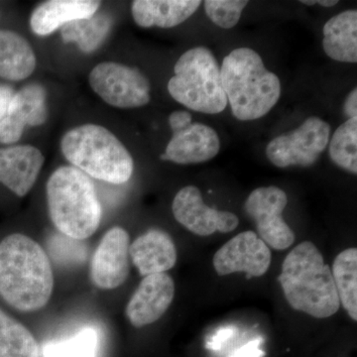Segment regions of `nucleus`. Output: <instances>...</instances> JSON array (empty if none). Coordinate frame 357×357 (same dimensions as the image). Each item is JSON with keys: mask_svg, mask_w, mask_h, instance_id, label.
<instances>
[{"mask_svg": "<svg viewBox=\"0 0 357 357\" xmlns=\"http://www.w3.org/2000/svg\"><path fill=\"white\" fill-rule=\"evenodd\" d=\"M54 289L50 259L39 243L22 234L0 243V296L21 312L38 311Z\"/></svg>", "mask_w": 357, "mask_h": 357, "instance_id": "nucleus-1", "label": "nucleus"}, {"mask_svg": "<svg viewBox=\"0 0 357 357\" xmlns=\"http://www.w3.org/2000/svg\"><path fill=\"white\" fill-rule=\"evenodd\" d=\"M278 280L286 300L296 311L326 319L340 310L332 270L310 241L300 243L286 256Z\"/></svg>", "mask_w": 357, "mask_h": 357, "instance_id": "nucleus-2", "label": "nucleus"}, {"mask_svg": "<svg viewBox=\"0 0 357 357\" xmlns=\"http://www.w3.org/2000/svg\"><path fill=\"white\" fill-rule=\"evenodd\" d=\"M220 73L227 102L238 121L261 119L280 100V79L267 70L261 56L252 49L230 52L223 59Z\"/></svg>", "mask_w": 357, "mask_h": 357, "instance_id": "nucleus-3", "label": "nucleus"}, {"mask_svg": "<svg viewBox=\"0 0 357 357\" xmlns=\"http://www.w3.org/2000/svg\"><path fill=\"white\" fill-rule=\"evenodd\" d=\"M49 215L63 236L84 241L100 227L102 206L95 185L73 166L57 169L47 182Z\"/></svg>", "mask_w": 357, "mask_h": 357, "instance_id": "nucleus-4", "label": "nucleus"}, {"mask_svg": "<svg viewBox=\"0 0 357 357\" xmlns=\"http://www.w3.org/2000/svg\"><path fill=\"white\" fill-rule=\"evenodd\" d=\"M65 158L89 177L121 185L133 174L128 150L109 129L84 124L70 129L61 141Z\"/></svg>", "mask_w": 357, "mask_h": 357, "instance_id": "nucleus-5", "label": "nucleus"}, {"mask_svg": "<svg viewBox=\"0 0 357 357\" xmlns=\"http://www.w3.org/2000/svg\"><path fill=\"white\" fill-rule=\"evenodd\" d=\"M174 73L168 91L176 102L201 114H218L225 109L220 67L210 49L199 46L185 52Z\"/></svg>", "mask_w": 357, "mask_h": 357, "instance_id": "nucleus-6", "label": "nucleus"}, {"mask_svg": "<svg viewBox=\"0 0 357 357\" xmlns=\"http://www.w3.org/2000/svg\"><path fill=\"white\" fill-rule=\"evenodd\" d=\"M330 135L328 122L318 116H310L300 128L270 141L265 153L278 168L312 166L328 147Z\"/></svg>", "mask_w": 357, "mask_h": 357, "instance_id": "nucleus-7", "label": "nucleus"}, {"mask_svg": "<svg viewBox=\"0 0 357 357\" xmlns=\"http://www.w3.org/2000/svg\"><path fill=\"white\" fill-rule=\"evenodd\" d=\"M89 86L109 105L135 109L150 102V83L136 68L114 62L96 66L89 76Z\"/></svg>", "mask_w": 357, "mask_h": 357, "instance_id": "nucleus-8", "label": "nucleus"}, {"mask_svg": "<svg viewBox=\"0 0 357 357\" xmlns=\"http://www.w3.org/2000/svg\"><path fill=\"white\" fill-rule=\"evenodd\" d=\"M287 204V195L275 185L255 189L244 204L245 213L255 222L256 234L268 248L285 250L295 243V234L283 218Z\"/></svg>", "mask_w": 357, "mask_h": 357, "instance_id": "nucleus-9", "label": "nucleus"}, {"mask_svg": "<svg viewBox=\"0 0 357 357\" xmlns=\"http://www.w3.org/2000/svg\"><path fill=\"white\" fill-rule=\"evenodd\" d=\"M172 211L178 223L199 236H211L217 231L229 234L238 227L236 215L206 206L201 192L195 185H187L177 192Z\"/></svg>", "mask_w": 357, "mask_h": 357, "instance_id": "nucleus-10", "label": "nucleus"}, {"mask_svg": "<svg viewBox=\"0 0 357 357\" xmlns=\"http://www.w3.org/2000/svg\"><path fill=\"white\" fill-rule=\"evenodd\" d=\"M271 250L255 232L244 231L223 244L213 256L220 276L244 272L248 278L261 277L271 264Z\"/></svg>", "mask_w": 357, "mask_h": 357, "instance_id": "nucleus-11", "label": "nucleus"}, {"mask_svg": "<svg viewBox=\"0 0 357 357\" xmlns=\"http://www.w3.org/2000/svg\"><path fill=\"white\" fill-rule=\"evenodd\" d=\"M129 248L130 239L122 227H112L102 236L91 262L89 276L93 285L112 290L126 281L130 272Z\"/></svg>", "mask_w": 357, "mask_h": 357, "instance_id": "nucleus-12", "label": "nucleus"}, {"mask_svg": "<svg viewBox=\"0 0 357 357\" xmlns=\"http://www.w3.org/2000/svg\"><path fill=\"white\" fill-rule=\"evenodd\" d=\"M175 296V283L167 273L148 275L131 296L126 317L135 328L158 321L171 306Z\"/></svg>", "mask_w": 357, "mask_h": 357, "instance_id": "nucleus-13", "label": "nucleus"}, {"mask_svg": "<svg viewBox=\"0 0 357 357\" xmlns=\"http://www.w3.org/2000/svg\"><path fill=\"white\" fill-rule=\"evenodd\" d=\"M48 117L46 91L38 84H28L14 93L0 122V143L13 144L22 136L25 126L44 124Z\"/></svg>", "mask_w": 357, "mask_h": 357, "instance_id": "nucleus-14", "label": "nucleus"}, {"mask_svg": "<svg viewBox=\"0 0 357 357\" xmlns=\"http://www.w3.org/2000/svg\"><path fill=\"white\" fill-rule=\"evenodd\" d=\"M220 149V137L215 129L195 122L173 133L161 159L180 165L204 163L215 158Z\"/></svg>", "mask_w": 357, "mask_h": 357, "instance_id": "nucleus-15", "label": "nucleus"}, {"mask_svg": "<svg viewBox=\"0 0 357 357\" xmlns=\"http://www.w3.org/2000/svg\"><path fill=\"white\" fill-rule=\"evenodd\" d=\"M44 164L41 151L31 145L0 148V183L17 196L32 189Z\"/></svg>", "mask_w": 357, "mask_h": 357, "instance_id": "nucleus-16", "label": "nucleus"}, {"mask_svg": "<svg viewBox=\"0 0 357 357\" xmlns=\"http://www.w3.org/2000/svg\"><path fill=\"white\" fill-rule=\"evenodd\" d=\"M133 264L142 276L165 273L177 262V248L167 232L150 229L137 237L129 248Z\"/></svg>", "mask_w": 357, "mask_h": 357, "instance_id": "nucleus-17", "label": "nucleus"}, {"mask_svg": "<svg viewBox=\"0 0 357 357\" xmlns=\"http://www.w3.org/2000/svg\"><path fill=\"white\" fill-rule=\"evenodd\" d=\"M100 6L91 0H51L33 11L30 25L35 34L46 36L72 21L91 17Z\"/></svg>", "mask_w": 357, "mask_h": 357, "instance_id": "nucleus-18", "label": "nucleus"}, {"mask_svg": "<svg viewBox=\"0 0 357 357\" xmlns=\"http://www.w3.org/2000/svg\"><path fill=\"white\" fill-rule=\"evenodd\" d=\"M199 0H136L131 6L133 20L143 28H172L198 10Z\"/></svg>", "mask_w": 357, "mask_h": 357, "instance_id": "nucleus-19", "label": "nucleus"}, {"mask_svg": "<svg viewBox=\"0 0 357 357\" xmlns=\"http://www.w3.org/2000/svg\"><path fill=\"white\" fill-rule=\"evenodd\" d=\"M323 48L337 62H357V11H342L323 28Z\"/></svg>", "mask_w": 357, "mask_h": 357, "instance_id": "nucleus-20", "label": "nucleus"}, {"mask_svg": "<svg viewBox=\"0 0 357 357\" xmlns=\"http://www.w3.org/2000/svg\"><path fill=\"white\" fill-rule=\"evenodd\" d=\"M36 56L31 45L20 35L0 30V77L22 81L34 72Z\"/></svg>", "mask_w": 357, "mask_h": 357, "instance_id": "nucleus-21", "label": "nucleus"}, {"mask_svg": "<svg viewBox=\"0 0 357 357\" xmlns=\"http://www.w3.org/2000/svg\"><path fill=\"white\" fill-rule=\"evenodd\" d=\"M333 278L345 311L357 321V249L349 248L337 256L333 265Z\"/></svg>", "mask_w": 357, "mask_h": 357, "instance_id": "nucleus-22", "label": "nucleus"}, {"mask_svg": "<svg viewBox=\"0 0 357 357\" xmlns=\"http://www.w3.org/2000/svg\"><path fill=\"white\" fill-rule=\"evenodd\" d=\"M112 20L105 14L77 20L61 28L62 38L67 43H76L84 53L96 51L107 38Z\"/></svg>", "mask_w": 357, "mask_h": 357, "instance_id": "nucleus-23", "label": "nucleus"}, {"mask_svg": "<svg viewBox=\"0 0 357 357\" xmlns=\"http://www.w3.org/2000/svg\"><path fill=\"white\" fill-rule=\"evenodd\" d=\"M0 357H40L34 335L20 321L0 309Z\"/></svg>", "mask_w": 357, "mask_h": 357, "instance_id": "nucleus-24", "label": "nucleus"}, {"mask_svg": "<svg viewBox=\"0 0 357 357\" xmlns=\"http://www.w3.org/2000/svg\"><path fill=\"white\" fill-rule=\"evenodd\" d=\"M328 153L335 165L357 174V117L347 119L333 133Z\"/></svg>", "mask_w": 357, "mask_h": 357, "instance_id": "nucleus-25", "label": "nucleus"}, {"mask_svg": "<svg viewBox=\"0 0 357 357\" xmlns=\"http://www.w3.org/2000/svg\"><path fill=\"white\" fill-rule=\"evenodd\" d=\"M98 342L95 328H84L74 337L45 344L42 354L44 357H96Z\"/></svg>", "mask_w": 357, "mask_h": 357, "instance_id": "nucleus-26", "label": "nucleus"}, {"mask_svg": "<svg viewBox=\"0 0 357 357\" xmlns=\"http://www.w3.org/2000/svg\"><path fill=\"white\" fill-rule=\"evenodd\" d=\"M248 1L243 0H206L204 10L211 22L223 29H231L241 20Z\"/></svg>", "mask_w": 357, "mask_h": 357, "instance_id": "nucleus-27", "label": "nucleus"}, {"mask_svg": "<svg viewBox=\"0 0 357 357\" xmlns=\"http://www.w3.org/2000/svg\"><path fill=\"white\" fill-rule=\"evenodd\" d=\"M79 241H81L65 236L54 237L51 243L52 252L66 250L56 255L61 261L72 263L83 261L86 255V248Z\"/></svg>", "mask_w": 357, "mask_h": 357, "instance_id": "nucleus-28", "label": "nucleus"}, {"mask_svg": "<svg viewBox=\"0 0 357 357\" xmlns=\"http://www.w3.org/2000/svg\"><path fill=\"white\" fill-rule=\"evenodd\" d=\"M192 123V114L185 110H177L169 116V126L174 132L182 130Z\"/></svg>", "mask_w": 357, "mask_h": 357, "instance_id": "nucleus-29", "label": "nucleus"}, {"mask_svg": "<svg viewBox=\"0 0 357 357\" xmlns=\"http://www.w3.org/2000/svg\"><path fill=\"white\" fill-rule=\"evenodd\" d=\"M344 114L349 119L357 117V89L354 88L347 96L344 105Z\"/></svg>", "mask_w": 357, "mask_h": 357, "instance_id": "nucleus-30", "label": "nucleus"}, {"mask_svg": "<svg viewBox=\"0 0 357 357\" xmlns=\"http://www.w3.org/2000/svg\"><path fill=\"white\" fill-rule=\"evenodd\" d=\"M13 95V89L6 86H0V122L6 114L7 107Z\"/></svg>", "mask_w": 357, "mask_h": 357, "instance_id": "nucleus-31", "label": "nucleus"}, {"mask_svg": "<svg viewBox=\"0 0 357 357\" xmlns=\"http://www.w3.org/2000/svg\"><path fill=\"white\" fill-rule=\"evenodd\" d=\"M316 3L324 7H333L337 6L338 1L337 0H319V1H316Z\"/></svg>", "mask_w": 357, "mask_h": 357, "instance_id": "nucleus-32", "label": "nucleus"}]
</instances>
